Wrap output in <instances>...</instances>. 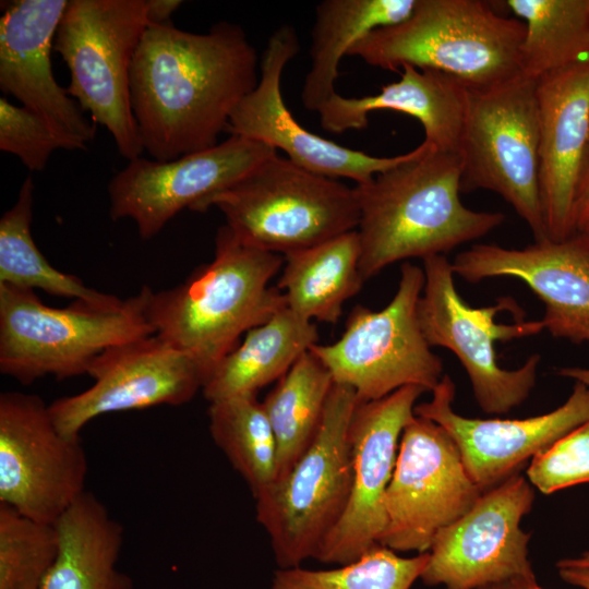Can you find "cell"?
Returning a JSON list of instances; mask_svg holds the SVG:
<instances>
[{
	"mask_svg": "<svg viewBox=\"0 0 589 589\" xmlns=\"http://www.w3.org/2000/svg\"><path fill=\"white\" fill-rule=\"evenodd\" d=\"M259 58L238 24L207 33L148 24L131 67L132 111L141 142L169 161L218 144L238 104L256 86Z\"/></svg>",
	"mask_w": 589,
	"mask_h": 589,
	"instance_id": "cell-1",
	"label": "cell"
},
{
	"mask_svg": "<svg viewBox=\"0 0 589 589\" xmlns=\"http://www.w3.org/2000/svg\"><path fill=\"white\" fill-rule=\"evenodd\" d=\"M461 169L459 154L423 141L406 161L356 185L364 281L393 263L444 255L502 225V212H478L461 203Z\"/></svg>",
	"mask_w": 589,
	"mask_h": 589,
	"instance_id": "cell-2",
	"label": "cell"
},
{
	"mask_svg": "<svg viewBox=\"0 0 589 589\" xmlns=\"http://www.w3.org/2000/svg\"><path fill=\"white\" fill-rule=\"evenodd\" d=\"M283 264V255L220 227L209 263L180 285L151 292L147 315L155 334L191 356L207 380L243 333L287 306L284 292L268 286Z\"/></svg>",
	"mask_w": 589,
	"mask_h": 589,
	"instance_id": "cell-3",
	"label": "cell"
},
{
	"mask_svg": "<svg viewBox=\"0 0 589 589\" xmlns=\"http://www.w3.org/2000/svg\"><path fill=\"white\" fill-rule=\"evenodd\" d=\"M525 29L521 20L504 16L488 1L417 0L406 20L369 33L348 56L388 71H441L482 91L521 74Z\"/></svg>",
	"mask_w": 589,
	"mask_h": 589,
	"instance_id": "cell-4",
	"label": "cell"
},
{
	"mask_svg": "<svg viewBox=\"0 0 589 589\" xmlns=\"http://www.w3.org/2000/svg\"><path fill=\"white\" fill-rule=\"evenodd\" d=\"M151 292L143 286L128 299L109 294L51 308L32 289L0 284V372L25 385L46 375L87 374L106 349L155 334Z\"/></svg>",
	"mask_w": 589,
	"mask_h": 589,
	"instance_id": "cell-5",
	"label": "cell"
},
{
	"mask_svg": "<svg viewBox=\"0 0 589 589\" xmlns=\"http://www.w3.org/2000/svg\"><path fill=\"white\" fill-rule=\"evenodd\" d=\"M209 207H217L244 241L283 256L357 230L360 219L354 188L278 154L191 209Z\"/></svg>",
	"mask_w": 589,
	"mask_h": 589,
	"instance_id": "cell-6",
	"label": "cell"
},
{
	"mask_svg": "<svg viewBox=\"0 0 589 589\" xmlns=\"http://www.w3.org/2000/svg\"><path fill=\"white\" fill-rule=\"evenodd\" d=\"M356 392L334 382L320 428L293 467L255 498L278 568L316 557L341 518L352 484L349 426Z\"/></svg>",
	"mask_w": 589,
	"mask_h": 589,
	"instance_id": "cell-7",
	"label": "cell"
},
{
	"mask_svg": "<svg viewBox=\"0 0 589 589\" xmlns=\"http://www.w3.org/2000/svg\"><path fill=\"white\" fill-rule=\"evenodd\" d=\"M147 26V0H70L53 40L70 71L68 95L110 132L128 160L144 152L130 75Z\"/></svg>",
	"mask_w": 589,
	"mask_h": 589,
	"instance_id": "cell-8",
	"label": "cell"
},
{
	"mask_svg": "<svg viewBox=\"0 0 589 589\" xmlns=\"http://www.w3.org/2000/svg\"><path fill=\"white\" fill-rule=\"evenodd\" d=\"M423 272L417 314L428 344L446 348L458 358L483 412L503 414L519 406L536 384L541 356H529L518 369H503L497 362L495 344L537 335L544 329L543 322H497L496 315L502 311L522 312L509 297L500 298L491 306L469 305L456 289L452 262L445 255L424 259Z\"/></svg>",
	"mask_w": 589,
	"mask_h": 589,
	"instance_id": "cell-9",
	"label": "cell"
},
{
	"mask_svg": "<svg viewBox=\"0 0 589 589\" xmlns=\"http://www.w3.org/2000/svg\"><path fill=\"white\" fill-rule=\"evenodd\" d=\"M459 155L461 192L497 193L528 225L536 242L550 240L539 191L537 80L520 74L470 91Z\"/></svg>",
	"mask_w": 589,
	"mask_h": 589,
	"instance_id": "cell-10",
	"label": "cell"
},
{
	"mask_svg": "<svg viewBox=\"0 0 589 589\" xmlns=\"http://www.w3.org/2000/svg\"><path fill=\"white\" fill-rule=\"evenodd\" d=\"M423 286V268L404 263L397 291L385 308L357 305L336 342L315 344L309 351L360 401L381 399L408 385L432 392L444 374L442 359L418 321Z\"/></svg>",
	"mask_w": 589,
	"mask_h": 589,
	"instance_id": "cell-11",
	"label": "cell"
},
{
	"mask_svg": "<svg viewBox=\"0 0 589 589\" xmlns=\"http://www.w3.org/2000/svg\"><path fill=\"white\" fill-rule=\"evenodd\" d=\"M482 493L448 433L414 414L400 436L380 544L395 552H428L435 536L464 516Z\"/></svg>",
	"mask_w": 589,
	"mask_h": 589,
	"instance_id": "cell-12",
	"label": "cell"
},
{
	"mask_svg": "<svg viewBox=\"0 0 589 589\" xmlns=\"http://www.w3.org/2000/svg\"><path fill=\"white\" fill-rule=\"evenodd\" d=\"M81 437L61 433L41 397L0 395V504L51 524L85 492Z\"/></svg>",
	"mask_w": 589,
	"mask_h": 589,
	"instance_id": "cell-13",
	"label": "cell"
},
{
	"mask_svg": "<svg viewBox=\"0 0 589 589\" xmlns=\"http://www.w3.org/2000/svg\"><path fill=\"white\" fill-rule=\"evenodd\" d=\"M533 501V488L519 472L484 491L435 536L420 579L445 589H481L534 576L528 560L531 534L520 528Z\"/></svg>",
	"mask_w": 589,
	"mask_h": 589,
	"instance_id": "cell-14",
	"label": "cell"
},
{
	"mask_svg": "<svg viewBox=\"0 0 589 589\" xmlns=\"http://www.w3.org/2000/svg\"><path fill=\"white\" fill-rule=\"evenodd\" d=\"M277 154L264 143L229 135L204 151L169 161L137 157L109 181V215L129 218L140 237L148 240L179 212L223 191Z\"/></svg>",
	"mask_w": 589,
	"mask_h": 589,
	"instance_id": "cell-15",
	"label": "cell"
},
{
	"mask_svg": "<svg viewBox=\"0 0 589 589\" xmlns=\"http://www.w3.org/2000/svg\"><path fill=\"white\" fill-rule=\"evenodd\" d=\"M87 374L94 380L91 387L49 405L64 435L80 436L89 421L105 413L183 405L206 381L205 371L191 356L156 334L106 349Z\"/></svg>",
	"mask_w": 589,
	"mask_h": 589,
	"instance_id": "cell-16",
	"label": "cell"
},
{
	"mask_svg": "<svg viewBox=\"0 0 589 589\" xmlns=\"http://www.w3.org/2000/svg\"><path fill=\"white\" fill-rule=\"evenodd\" d=\"M425 390L404 386L376 400L358 402L349 426L352 484L346 509L315 557L324 564L350 563L380 543L386 525L385 496L401 433Z\"/></svg>",
	"mask_w": 589,
	"mask_h": 589,
	"instance_id": "cell-17",
	"label": "cell"
},
{
	"mask_svg": "<svg viewBox=\"0 0 589 589\" xmlns=\"http://www.w3.org/2000/svg\"><path fill=\"white\" fill-rule=\"evenodd\" d=\"M299 49L292 26L283 25L272 34L260 63L259 82L232 111L226 132L280 149L309 171L348 178L357 184L370 182L412 156L413 149L392 157L372 156L305 130L287 108L280 91L283 71Z\"/></svg>",
	"mask_w": 589,
	"mask_h": 589,
	"instance_id": "cell-18",
	"label": "cell"
},
{
	"mask_svg": "<svg viewBox=\"0 0 589 589\" xmlns=\"http://www.w3.org/2000/svg\"><path fill=\"white\" fill-rule=\"evenodd\" d=\"M455 383L444 374L429 401L414 414L441 425L457 445L465 468L484 492L510 476L528 459L589 421V387L575 382L568 399L555 410L527 419H474L453 409Z\"/></svg>",
	"mask_w": 589,
	"mask_h": 589,
	"instance_id": "cell-19",
	"label": "cell"
},
{
	"mask_svg": "<svg viewBox=\"0 0 589 589\" xmlns=\"http://www.w3.org/2000/svg\"><path fill=\"white\" fill-rule=\"evenodd\" d=\"M68 0H17L0 19V89L38 117L65 149H85L96 124L55 80L50 52Z\"/></svg>",
	"mask_w": 589,
	"mask_h": 589,
	"instance_id": "cell-20",
	"label": "cell"
},
{
	"mask_svg": "<svg viewBox=\"0 0 589 589\" xmlns=\"http://www.w3.org/2000/svg\"><path fill=\"white\" fill-rule=\"evenodd\" d=\"M452 269L472 284L493 277L522 280L544 304V329L577 345L589 342V251L578 237L522 249L476 243L455 256Z\"/></svg>",
	"mask_w": 589,
	"mask_h": 589,
	"instance_id": "cell-21",
	"label": "cell"
},
{
	"mask_svg": "<svg viewBox=\"0 0 589 589\" xmlns=\"http://www.w3.org/2000/svg\"><path fill=\"white\" fill-rule=\"evenodd\" d=\"M539 191L548 237H573L572 214L589 149V57L537 80Z\"/></svg>",
	"mask_w": 589,
	"mask_h": 589,
	"instance_id": "cell-22",
	"label": "cell"
},
{
	"mask_svg": "<svg viewBox=\"0 0 589 589\" xmlns=\"http://www.w3.org/2000/svg\"><path fill=\"white\" fill-rule=\"evenodd\" d=\"M470 89L436 70L404 65L399 80L375 95L342 97L335 94L317 110L322 128L332 133L361 130L376 110H393L417 119L424 142L443 153L459 154Z\"/></svg>",
	"mask_w": 589,
	"mask_h": 589,
	"instance_id": "cell-23",
	"label": "cell"
},
{
	"mask_svg": "<svg viewBox=\"0 0 589 589\" xmlns=\"http://www.w3.org/2000/svg\"><path fill=\"white\" fill-rule=\"evenodd\" d=\"M59 550L40 589H132L117 568L123 528L85 491L55 522Z\"/></svg>",
	"mask_w": 589,
	"mask_h": 589,
	"instance_id": "cell-24",
	"label": "cell"
},
{
	"mask_svg": "<svg viewBox=\"0 0 589 589\" xmlns=\"http://www.w3.org/2000/svg\"><path fill=\"white\" fill-rule=\"evenodd\" d=\"M317 339L316 325L286 306L245 333L242 342L211 372L203 395L209 404L256 396L261 388L280 380Z\"/></svg>",
	"mask_w": 589,
	"mask_h": 589,
	"instance_id": "cell-25",
	"label": "cell"
},
{
	"mask_svg": "<svg viewBox=\"0 0 589 589\" xmlns=\"http://www.w3.org/2000/svg\"><path fill=\"white\" fill-rule=\"evenodd\" d=\"M360 237L357 230L284 255L277 288L287 308L304 320L336 323L342 304L361 289Z\"/></svg>",
	"mask_w": 589,
	"mask_h": 589,
	"instance_id": "cell-26",
	"label": "cell"
},
{
	"mask_svg": "<svg viewBox=\"0 0 589 589\" xmlns=\"http://www.w3.org/2000/svg\"><path fill=\"white\" fill-rule=\"evenodd\" d=\"M417 0H325L316 5L310 47L311 64L301 101L316 111L333 97L338 67L356 43L374 29L406 20Z\"/></svg>",
	"mask_w": 589,
	"mask_h": 589,
	"instance_id": "cell-27",
	"label": "cell"
},
{
	"mask_svg": "<svg viewBox=\"0 0 589 589\" xmlns=\"http://www.w3.org/2000/svg\"><path fill=\"white\" fill-rule=\"evenodd\" d=\"M333 385L329 371L308 351L261 401L277 446L276 480L293 467L315 437Z\"/></svg>",
	"mask_w": 589,
	"mask_h": 589,
	"instance_id": "cell-28",
	"label": "cell"
},
{
	"mask_svg": "<svg viewBox=\"0 0 589 589\" xmlns=\"http://www.w3.org/2000/svg\"><path fill=\"white\" fill-rule=\"evenodd\" d=\"M525 23L520 48L524 76L544 74L589 57V0L503 1Z\"/></svg>",
	"mask_w": 589,
	"mask_h": 589,
	"instance_id": "cell-29",
	"label": "cell"
},
{
	"mask_svg": "<svg viewBox=\"0 0 589 589\" xmlns=\"http://www.w3.org/2000/svg\"><path fill=\"white\" fill-rule=\"evenodd\" d=\"M34 181L28 176L14 205L0 219V284L40 289L73 300L100 301L109 294L88 288L49 264L32 236Z\"/></svg>",
	"mask_w": 589,
	"mask_h": 589,
	"instance_id": "cell-30",
	"label": "cell"
},
{
	"mask_svg": "<svg viewBox=\"0 0 589 589\" xmlns=\"http://www.w3.org/2000/svg\"><path fill=\"white\" fill-rule=\"evenodd\" d=\"M209 432L256 497L277 478V446L262 402L244 396L209 404Z\"/></svg>",
	"mask_w": 589,
	"mask_h": 589,
	"instance_id": "cell-31",
	"label": "cell"
},
{
	"mask_svg": "<svg viewBox=\"0 0 589 589\" xmlns=\"http://www.w3.org/2000/svg\"><path fill=\"white\" fill-rule=\"evenodd\" d=\"M428 561L429 551L402 557L378 543L357 560L328 569L277 568L271 589H410Z\"/></svg>",
	"mask_w": 589,
	"mask_h": 589,
	"instance_id": "cell-32",
	"label": "cell"
},
{
	"mask_svg": "<svg viewBox=\"0 0 589 589\" xmlns=\"http://www.w3.org/2000/svg\"><path fill=\"white\" fill-rule=\"evenodd\" d=\"M58 550L55 525L0 504V589H40Z\"/></svg>",
	"mask_w": 589,
	"mask_h": 589,
	"instance_id": "cell-33",
	"label": "cell"
},
{
	"mask_svg": "<svg viewBox=\"0 0 589 589\" xmlns=\"http://www.w3.org/2000/svg\"><path fill=\"white\" fill-rule=\"evenodd\" d=\"M527 477L544 494L589 482V421L534 455Z\"/></svg>",
	"mask_w": 589,
	"mask_h": 589,
	"instance_id": "cell-34",
	"label": "cell"
},
{
	"mask_svg": "<svg viewBox=\"0 0 589 589\" xmlns=\"http://www.w3.org/2000/svg\"><path fill=\"white\" fill-rule=\"evenodd\" d=\"M60 140L33 112L0 98V149L15 155L31 171H43Z\"/></svg>",
	"mask_w": 589,
	"mask_h": 589,
	"instance_id": "cell-35",
	"label": "cell"
},
{
	"mask_svg": "<svg viewBox=\"0 0 589 589\" xmlns=\"http://www.w3.org/2000/svg\"><path fill=\"white\" fill-rule=\"evenodd\" d=\"M572 228L573 236L589 233V149L576 188Z\"/></svg>",
	"mask_w": 589,
	"mask_h": 589,
	"instance_id": "cell-36",
	"label": "cell"
},
{
	"mask_svg": "<svg viewBox=\"0 0 589 589\" xmlns=\"http://www.w3.org/2000/svg\"><path fill=\"white\" fill-rule=\"evenodd\" d=\"M181 3L180 0H147L148 24H164L171 21V14Z\"/></svg>",
	"mask_w": 589,
	"mask_h": 589,
	"instance_id": "cell-37",
	"label": "cell"
},
{
	"mask_svg": "<svg viewBox=\"0 0 589 589\" xmlns=\"http://www.w3.org/2000/svg\"><path fill=\"white\" fill-rule=\"evenodd\" d=\"M560 577L567 584L589 589V567H557Z\"/></svg>",
	"mask_w": 589,
	"mask_h": 589,
	"instance_id": "cell-38",
	"label": "cell"
},
{
	"mask_svg": "<svg viewBox=\"0 0 589 589\" xmlns=\"http://www.w3.org/2000/svg\"><path fill=\"white\" fill-rule=\"evenodd\" d=\"M560 376L568 377L575 382H580L589 387V369L586 368H562L557 371Z\"/></svg>",
	"mask_w": 589,
	"mask_h": 589,
	"instance_id": "cell-39",
	"label": "cell"
},
{
	"mask_svg": "<svg viewBox=\"0 0 589 589\" xmlns=\"http://www.w3.org/2000/svg\"><path fill=\"white\" fill-rule=\"evenodd\" d=\"M556 567H589V551L578 557L560 560Z\"/></svg>",
	"mask_w": 589,
	"mask_h": 589,
	"instance_id": "cell-40",
	"label": "cell"
},
{
	"mask_svg": "<svg viewBox=\"0 0 589 589\" xmlns=\"http://www.w3.org/2000/svg\"><path fill=\"white\" fill-rule=\"evenodd\" d=\"M509 589H543L541 588L536 577H524L509 581Z\"/></svg>",
	"mask_w": 589,
	"mask_h": 589,
	"instance_id": "cell-41",
	"label": "cell"
},
{
	"mask_svg": "<svg viewBox=\"0 0 589 589\" xmlns=\"http://www.w3.org/2000/svg\"><path fill=\"white\" fill-rule=\"evenodd\" d=\"M481 589H509V581L504 582V584H498V585H492V586L484 587Z\"/></svg>",
	"mask_w": 589,
	"mask_h": 589,
	"instance_id": "cell-42",
	"label": "cell"
},
{
	"mask_svg": "<svg viewBox=\"0 0 589 589\" xmlns=\"http://www.w3.org/2000/svg\"><path fill=\"white\" fill-rule=\"evenodd\" d=\"M580 239V241L584 243V245L588 249L589 251V233L588 235H580V236H576Z\"/></svg>",
	"mask_w": 589,
	"mask_h": 589,
	"instance_id": "cell-43",
	"label": "cell"
}]
</instances>
